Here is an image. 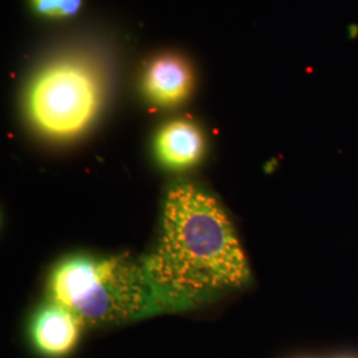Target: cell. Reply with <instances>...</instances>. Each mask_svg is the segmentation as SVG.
Returning a JSON list of instances; mask_svg holds the SVG:
<instances>
[{
  "label": "cell",
  "instance_id": "6da1fadb",
  "mask_svg": "<svg viewBox=\"0 0 358 358\" xmlns=\"http://www.w3.org/2000/svg\"><path fill=\"white\" fill-rule=\"evenodd\" d=\"M143 268L159 301L174 306L238 288L251 276L226 211L194 185L167 192L159 243Z\"/></svg>",
  "mask_w": 358,
  "mask_h": 358
},
{
  "label": "cell",
  "instance_id": "7a4b0ae2",
  "mask_svg": "<svg viewBox=\"0 0 358 358\" xmlns=\"http://www.w3.org/2000/svg\"><path fill=\"white\" fill-rule=\"evenodd\" d=\"M55 303L81 324L103 325L133 320L161 303L143 266L125 257H73L52 275Z\"/></svg>",
  "mask_w": 358,
  "mask_h": 358
},
{
  "label": "cell",
  "instance_id": "3957f363",
  "mask_svg": "<svg viewBox=\"0 0 358 358\" xmlns=\"http://www.w3.org/2000/svg\"><path fill=\"white\" fill-rule=\"evenodd\" d=\"M100 103V75L80 59H64L44 68L27 96L29 118L53 138H72L84 131L97 115Z\"/></svg>",
  "mask_w": 358,
  "mask_h": 358
},
{
  "label": "cell",
  "instance_id": "277c9868",
  "mask_svg": "<svg viewBox=\"0 0 358 358\" xmlns=\"http://www.w3.org/2000/svg\"><path fill=\"white\" fill-rule=\"evenodd\" d=\"M192 71L182 59L166 55L155 59L146 68L143 88L157 105L171 106L182 103L190 93Z\"/></svg>",
  "mask_w": 358,
  "mask_h": 358
},
{
  "label": "cell",
  "instance_id": "5b68a950",
  "mask_svg": "<svg viewBox=\"0 0 358 358\" xmlns=\"http://www.w3.org/2000/svg\"><path fill=\"white\" fill-rule=\"evenodd\" d=\"M80 324L73 313L59 304L44 308L32 324L34 343L48 356H64L78 341Z\"/></svg>",
  "mask_w": 358,
  "mask_h": 358
},
{
  "label": "cell",
  "instance_id": "8992f818",
  "mask_svg": "<svg viewBox=\"0 0 358 358\" xmlns=\"http://www.w3.org/2000/svg\"><path fill=\"white\" fill-rule=\"evenodd\" d=\"M205 149L201 131L186 121L167 124L158 133L155 152L159 161L170 169H186L195 165Z\"/></svg>",
  "mask_w": 358,
  "mask_h": 358
},
{
  "label": "cell",
  "instance_id": "52a82bcc",
  "mask_svg": "<svg viewBox=\"0 0 358 358\" xmlns=\"http://www.w3.org/2000/svg\"><path fill=\"white\" fill-rule=\"evenodd\" d=\"M38 13L51 17H68L77 13L81 0H34Z\"/></svg>",
  "mask_w": 358,
  "mask_h": 358
},
{
  "label": "cell",
  "instance_id": "ba28073f",
  "mask_svg": "<svg viewBox=\"0 0 358 358\" xmlns=\"http://www.w3.org/2000/svg\"><path fill=\"white\" fill-rule=\"evenodd\" d=\"M348 29H349V38H357V36H358V27L357 26H355V24H353V26L349 27V28H348Z\"/></svg>",
  "mask_w": 358,
  "mask_h": 358
},
{
  "label": "cell",
  "instance_id": "9c48e42d",
  "mask_svg": "<svg viewBox=\"0 0 358 358\" xmlns=\"http://www.w3.org/2000/svg\"><path fill=\"white\" fill-rule=\"evenodd\" d=\"M334 358H358V356H355V355H344V356H338V357Z\"/></svg>",
  "mask_w": 358,
  "mask_h": 358
}]
</instances>
